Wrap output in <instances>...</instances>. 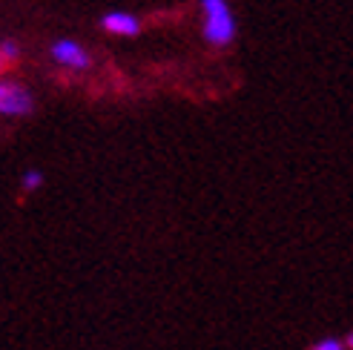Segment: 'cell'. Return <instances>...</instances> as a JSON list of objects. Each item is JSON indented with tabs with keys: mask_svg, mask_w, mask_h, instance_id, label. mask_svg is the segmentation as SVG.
<instances>
[{
	"mask_svg": "<svg viewBox=\"0 0 353 350\" xmlns=\"http://www.w3.org/2000/svg\"><path fill=\"white\" fill-rule=\"evenodd\" d=\"M34 110V98L26 86L14 81H0V115L3 118H26Z\"/></svg>",
	"mask_w": 353,
	"mask_h": 350,
	"instance_id": "2",
	"label": "cell"
},
{
	"mask_svg": "<svg viewBox=\"0 0 353 350\" xmlns=\"http://www.w3.org/2000/svg\"><path fill=\"white\" fill-rule=\"evenodd\" d=\"M52 61L66 66V69H78V72H83V69H90V55H86V49L75 41H55L52 43Z\"/></svg>",
	"mask_w": 353,
	"mask_h": 350,
	"instance_id": "3",
	"label": "cell"
},
{
	"mask_svg": "<svg viewBox=\"0 0 353 350\" xmlns=\"http://www.w3.org/2000/svg\"><path fill=\"white\" fill-rule=\"evenodd\" d=\"M103 29L112 32V34H123V38H135V34L141 32V23H138V17L130 14V12H110L107 17H103Z\"/></svg>",
	"mask_w": 353,
	"mask_h": 350,
	"instance_id": "4",
	"label": "cell"
},
{
	"mask_svg": "<svg viewBox=\"0 0 353 350\" xmlns=\"http://www.w3.org/2000/svg\"><path fill=\"white\" fill-rule=\"evenodd\" d=\"M17 58H21V49H17L14 41H3V43H0V75H3Z\"/></svg>",
	"mask_w": 353,
	"mask_h": 350,
	"instance_id": "5",
	"label": "cell"
},
{
	"mask_svg": "<svg viewBox=\"0 0 353 350\" xmlns=\"http://www.w3.org/2000/svg\"><path fill=\"white\" fill-rule=\"evenodd\" d=\"M350 347V336L347 339H336V336H325L322 342H316L310 350H347Z\"/></svg>",
	"mask_w": 353,
	"mask_h": 350,
	"instance_id": "7",
	"label": "cell"
},
{
	"mask_svg": "<svg viewBox=\"0 0 353 350\" xmlns=\"http://www.w3.org/2000/svg\"><path fill=\"white\" fill-rule=\"evenodd\" d=\"M43 187V172L41 169H26L21 175V189L23 192H34V189H41Z\"/></svg>",
	"mask_w": 353,
	"mask_h": 350,
	"instance_id": "6",
	"label": "cell"
},
{
	"mask_svg": "<svg viewBox=\"0 0 353 350\" xmlns=\"http://www.w3.org/2000/svg\"><path fill=\"white\" fill-rule=\"evenodd\" d=\"M204 9V38L213 46H227L236 38V17L227 0H201Z\"/></svg>",
	"mask_w": 353,
	"mask_h": 350,
	"instance_id": "1",
	"label": "cell"
}]
</instances>
